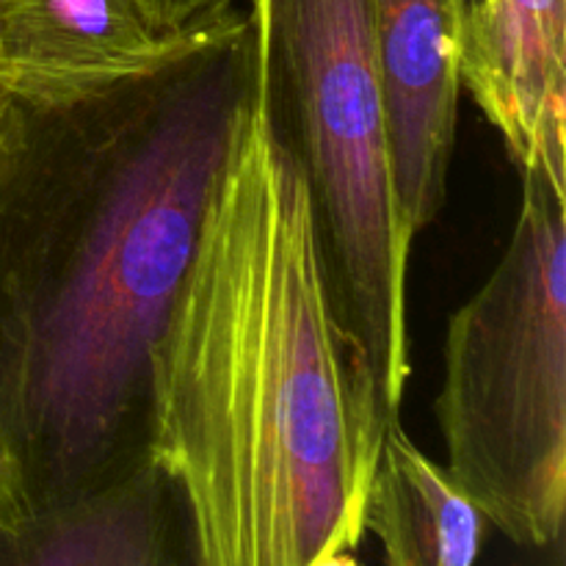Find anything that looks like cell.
<instances>
[{
    "mask_svg": "<svg viewBox=\"0 0 566 566\" xmlns=\"http://www.w3.org/2000/svg\"><path fill=\"white\" fill-rule=\"evenodd\" d=\"M260 77L252 14L0 119V520L149 462L153 363Z\"/></svg>",
    "mask_w": 566,
    "mask_h": 566,
    "instance_id": "1",
    "label": "cell"
},
{
    "mask_svg": "<svg viewBox=\"0 0 566 566\" xmlns=\"http://www.w3.org/2000/svg\"><path fill=\"white\" fill-rule=\"evenodd\" d=\"M153 409V457L180 486L199 566H310L363 542L379 451L263 59L155 348Z\"/></svg>",
    "mask_w": 566,
    "mask_h": 566,
    "instance_id": "2",
    "label": "cell"
},
{
    "mask_svg": "<svg viewBox=\"0 0 566 566\" xmlns=\"http://www.w3.org/2000/svg\"><path fill=\"white\" fill-rule=\"evenodd\" d=\"M265 97L307 188L332 313L379 451L409 374L403 227L374 48V0H249Z\"/></svg>",
    "mask_w": 566,
    "mask_h": 566,
    "instance_id": "3",
    "label": "cell"
},
{
    "mask_svg": "<svg viewBox=\"0 0 566 566\" xmlns=\"http://www.w3.org/2000/svg\"><path fill=\"white\" fill-rule=\"evenodd\" d=\"M520 180L509 247L448 318L434 415L446 470L486 523L551 547L566 509V197Z\"/></svg>",
    "mask_w": 566,
    "mask_h": 566,
    "instance_id": "4",
    "label": "cell"
},
{
    "mask_svg": "<svg viewBox=\"0 0 566 566\" xmlns=\"http://www.w3.org/2000/svg\"><path fill=\"white\" fill-rule=\"evenodd\" d=\"M459 77L520 175L566 197V0H462Z\"/></svg>",
    "mask_w": 566,
    "mask_h": 566,
    "instance_id": "5",
    "label": "cell"
},
{
    "mask_svg": "<svg viewBox=\"0 0 566 566\" xmlns=\"http://www.w3.org/2000/svg\"><path fill=\"white\" fill-rule=\"evenodd\" d=\"M462 0H374V48L390 122L403 227L440 216L457 147Z\"/></svg>",
    "mask_w": 566,
    "mask_h": 566,
    "instance_id": "6",
    "label": "cell"
},
{
    "mask_svg": "<svg viewBox=\"0 0 566 566\" xmlns=\"http://www.w3.org/2000/svg\"><path fill=\"white\" fill-rule=\"evenodd\" d=\"M142 0H0V83L20 99H72L158 70L188 36Z\"/></svg>",
    "mask_w": 566,
    "mask_h": 566,
    "instance_id": "7",
    "label": "cell"
},
{
    "mask_svg": "<svg viewBox=\"0 0 566 566\" xmlns=\"http://www.w3.org/2000/svg\"><path fill=\"white\" fill-rule=\"evenodd\" d=\"M0 566H199L180 486L155 459L61 506L0 520Z\"/></svg>",
    "mask_w": 566,
    "mask_h": 566,
    "instance_id": "8",
    "label": "cell"
},
{
    "mask_svg": "<svg viewBox=\"0 0 566 566\" xmlns=\"http://www.w3.org/2000/svg\"><path fill=\"white\" fill-rule=\"evenodd\" d=\"M363 523L379 539L385 566H475L486 528L479 506L401 420L381 437Z\"/></svg>",
    "mask_w": 566,
    "mask_h": 566,
    "instance_id": "9",
    "label": "cell"
},
{
    "mask_svg": "<svg viewBox=\"0 0 566 566\" xmlns=\"http://www.w3.org/2000/svg\"><path fill=\"white\" fill-rule=\"evenodd\" d=\"M142 3L160 25L175 33L191 31L235 9V0H142Z\"/></svg>",
    "mask_w": 566,
    "mask_h": 566,
    "instance_id": "10",
    "label": "cell"
},
{
    "mask_svg": "<svg viewBox=\"0 0 566 566\" xmlns=\"http://www.w3.org/2000/svg\"><path fill=\"white\" fill-rule=\"evenodd\" d=\"M310 566H359L354 562L352 551H337V553H329V556L318 558V562H313Z\"/></svg>",
    "mask_w": 566,
    "mask_h": 566,
    "instance_id": "11",
    "label": "cell"
},
{
    "mask_svg": "<svg viewBox=\"0 0 566 566\" xmlns=\"http://www.w3.org/2000/svg\"><path fill=\"white\" fill-rule=\"evenodd\" d=\"M9 99H11V94L6 92V86H3V83H0V119H3L6 108H9Z\"/></svg>",
    "mask_w": 566,
    "mask_h": 566,
    "instance_id": "12",
    "label": "cell"
}]
</instances>
